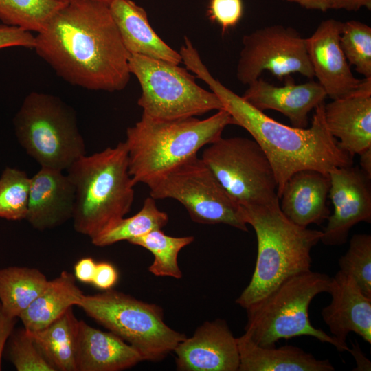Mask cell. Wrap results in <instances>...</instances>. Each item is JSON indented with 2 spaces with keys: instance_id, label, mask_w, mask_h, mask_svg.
Returning a JSON list of instances; mask_svg holds the SVG:
<instances>
[{
  "instance_id": "obj_10",
  "label": "cell",
  "mask_w": 371,
  "mask_h": 371,
  "mask_svg": "<svg viewBox=\"0 0 371 371\" xmlns=\"http://www.w3.org/2000/svg\"><path fill=\"white\" fill-rule=\"evenodd\" d=\"M201 158L240 205L279 202L271 165L254 139L221 137L206 146Z\"/></svg>"
},
{
  "instance_id": "obj_41",
  "label": "cell",
  "mask_w": 371,
  "mask_h": 371,
  "mask_svg": "<svg viewBox=\"0 0 371 371\" xmlns=\"http://www.w3.org/2000/svg\"><path fill=\"white\" fill-rule=\"evenodd\" d=\"M355 357L357 367L355 370H370V361L366 358L365 355L361 350L358 344L352 345V348H350L349 351Z\"/></svg>"
},
{
  "instance_id": "obj_13",
  "label": "cell",
  "mask_w": 371,
  "mask_h": 371,
  "mask_svg": "<svg viewBox=\"0 0 371 371\" xmlns=\"http://www.w3.org/2000/svg\"><path fill=\"white\" fill-rule=\"evenodd\" d=\"M328 175V196L333 212L327 219L320 241L326 245H340L347 241L354 225L371 223V179L352 166L334 168Z\"/></svg>"
},
{
  "instance_id": "obj_37",
  "label": "cell",
  "mask_w": 371,
  "mask_h": 371,
  "mask_svg": "<svg viewBox=\"0 0 371 371\" xmlns=\"http://www.w3.org/2000/svg\"><path fill=\"white\" fill-rule=\"evenodd\" d=\"M96 264L90 257L79 260L74 267L76 279L83 283H92Z\"/></svg>"
},
{
  "instance_id": "obj_32",
  "label": "cell",
  "mask_w": 371,
  "mask_h": 371,
  "mask_svg": "<svg viewBox=\"0 0 371 371\" xmlns=\"http://www.w3.org/2000/svg\"><path fill=\"white\" fill-rule=\"evenodd\" d=\"M340 271L351 276L362 292L371 297V236L354 234L346 253L339 259Z\"/></svg>"
},
{
  "instance_id": "obj_21",
  "label": "cell",
  "mask_w": 371,
  "mask_h": 371,
  "mask_svg": "<svg viewBox=\"0 0 371 371\" xmlns=\"http://www.w3.org/2000/svg\"><path fill=\"white\" fill-rule=\"evenodd\" d=\"M76 371H120L142 357L131 345L111 331H103L80 320Z\"/></svg>"
},
{
  "instance_id": "obj_1",
  "label": "cell",
  "mask_w": 371,
  "mask_h": 371,
  "mask_svg": "<svg viewBox=\"0 0 371 371\" xmlns=\"http://www.w3.org/2000/svg\"><path fill=\"white\" fill-rule=\"evenodd\" d=\"M34 49L72 85L114 92L129 82L130 54L106 1L65 3L37 33Z\"/></svg>"
},
{
  "instance_id": "obj_5",
  "label": "cell",
  "mask_w": 371,
  "mask_h": 371,
  "mask_svg": "<svg viewBox=\"0 0 371 371\" xmlns=\"http://www.w3.org/2000/svg\"><path fill=\"white\" fill-rule=\"evenodd\" d=\"M66 171L75 190L71 219L79 234L92 239L130 212L135 184L128 172L124 142L82 155Z\"/></svg>"
},
{
  "instance_id": "obj_3",
  "label": "cell",
  "mask_w": 371,
  "mask_h": 371,
  "mask_svg": "<svg viewBox=\"0 0 371 371\" xmlns=\"http://www.w3.org/2000/svg\"><path fill=\"white\" fill-rule=\"evenodd\" d=\"M240 209L244 221L256 232L258 249L251 280L236 300L245 309L286 279L311 270V251L322 231L294 223L283 214L279 202L240 205Z\"/></svg>"
},
{
  "instance_id": "obj_28",
  "label": "cell",
  "mask_w": 371,
  "mask_h": 371,
  "mask_svg": "<svg viewBox=\"0 0 371 371\" xmlns=\"http://www.w3.org/2000/svg\"><path fill=\"white\" fill-rule=\"evenodd\" d=\"M194 239L192 236L173 237L166 235L161 229H155L128 242L146 249L154 256V260L148 267L152 274L179 279L182 272L178 265V254Z\"/></svg>"
},
{
  "instance_id": "obj_4",
  "label": "cell",
  "mask_w": 371,
  "mask_h": 371,
  "mask_svg": "<svg viewBox=\"0 0 371 371\" xmlns=\"http://www.w3.org/2000/svg\"><path fill=\"white\" fill-rule=\"evenodd\" d=\"M230 124L234 122L224 109L204 120L192 117L164 120L142 113L141 119L127 128L124 142L133 183L149 186L220 138Z\"/></svg>"
},
{
  "instance_id": "obj_20",
  "label": "cell",
  "mask_w": 371,
  "mask_h": 371,
  "mask_svg": "<svg viewBox=\"0 0 371 371\" xmlns=\"http://www.w3.org/2000/svg\"><path fill=\"white\" fill-rule=\"evenodd\" d=\"M330 187L328 174L311 169L299 170L284 186L279 197L280 210L300 226L319 225L330 214L327 203Z\"/></svg>"
},
{
  "instance_id": "obj_29",
  "label": "cell",
  "mask_w": 371,
  "mask_h": 371,
  "mask_svg": "<svg viewBox=\"0 0 371 371\" xmlns=\"http://www.w3.org/2000/svg\"><path fill=\"white\" fill-rule=\"evenodd\" d=\"M64 4L54 0H0V20L38 33Z\"/></svg>"
},
{
  "instance_id": "obj_23",
  "label": "cell",
  "mask_w": 371,
  "mask_h": 371,
  "mask_svg": "<svg viewBox=\"0 0 371 371\" xmlns=\"http://www.w3.org/2000/svg\"><path fill=\"white\" fill-rule=\"evenodd\" d=\"M236 339L240 357L238 371L335 370L329 360L317 359L295 346L262 347L245 333Z\"/></svg>"
},
{
  "instance_id": "obj_27",
  "label": "cell",
  "mask_w": 371,
  "mask_h": 371,
  "mask_svg": "<svg viewBox=\"0 0 371 371\" xmlns=\"http://www.w3.org/2000/svg\"><path fill=\"white\" fill-rule=\"evenodd\" d=\"M168 222V214L158 209L155 199L147 197L142 209L129 218H122L108 229L91 239L97 247H106L122 240L144 235L153 230L161 229Z\"/></svg>"
},
{
  "instance_id": "obj_42",
  "label": "cell",
  "mask_w": 371,
  "mask_h": 371,
  "mask_svg": "<svg viewBox=\"0 0 371 371\" xmlns=\"http://www.w3.org/2000/svg\"><path fill=\"white\" fill-rule=\"evenodd\" d=\"M362 171L371 179V147L359 154Z\"/></svg>"
},
{
  "instance_id": "obj_30",
  "label": "cell",
  "mask_w": 371,
  "mask_h": 371,
  "mask_svg": "<svg viewBox=\"0 0 371 371\" xmlns=\"http://www.w3.org/2000/svg\"><path fill=\"white\" fill-rule=\"evenodd\" d=\"M30 188V178L25 172L7 167L0 177V218L25 220Z\"/></svg>"
},
{
  "instance_id": "obj_40",
  "label": "cell",
  "mask_w": 371,
  "mask_h": 371,
  "mask_svg": "<svg viewBox=\"0 0 371 371\" xmlns=\"http://www.w3.org/2000/svg\"><path fill=\"white\" fill-rule=\"evenodd\" d=\"M295 3L308 10L326 12L328 8V0H285Z\"/></svg>"
},
{
  "instance_id": "obj_7",
  "label": "cell",
  "mask_w": 371,
  "mask_h": 371,
  "mask_svg": "<svg viewBox=\"0 0 371 371\" xmlns=\"http://www.w3.org/2000/svg\"><path fill=\"white\" fill-rule=\"evenodd\" d=\"M19 143L41 168L66 170L86 155L74 111L57 96L32 91L14 118Z\"/></svg>"
},
{
  "instance_id": "obj_36",
  "label": "cell",
  "mask_w": 371,
  "mask_h": 371,
  "mask_svg": "<svg viewBox=\"0 0 371 371\" xmlns=\"http://www.w3.org/2000/svg\"><path fill=\"white\" fill-rule=\"evenodd\" d=\"M118 280L116 268L111 263L101 262L96 264L92 284L97 288L105 291L112 289Z\"/></svg>"
},
{
  "instance_id": "obj_18",
  "label": "cell",
  "mask_w": 371,
  "mask_h": 371,
  "mask_svg": "<svg viewBox=\"0 0 371 371\" xmlns=\"http://www.w3.org/2000/svg\"><path fill=\"white\" fill-rule=\"evenodd\" d=\"M75 190L63 170L41 168L30 178L25 220L36 229L56 227L71 219Z\"/></svg>"
},
{
  "instance_id": "obj_39",
  "label": "cell",
  "mask_w": 371,
  "mask_h": 371,
  "mask_svg": "<svg viewBox=\"0 0 371 371\" xmlns=\"http://www.w3.org/2000/svg\"><path fill=\"white\" fill-rule=\"evenodd\" d=\"M362 8L371 9V0H328L329 10L357 11Z\"/></svg>"
},
{
  "instance_id": "obj_6",
  "label": "cell",
  "mask_w": 371,
  "mask_h": 371,
  "mask_svg": "<svg viewBox=\"0 0 371 371\" xmlns=\"http://www.w3.org/2000/svg\"><path fill=\"white\" fill-rule=\"evenodd\" d=\"M331 277L312 271L286 279L263 297L246 308L245 334L262 347L276 346L280 339L311 336L347 351L335 338L314 327L308 316L309 305L318 294L328 293Z\"/></svg>"
},
{
  "instance_id": "obj_33",
  "label": "cell",
  "mask_w": 371,
  "mask_h": 371,
  "mask_svg": "<svg viewBox=\"0 0 371 371\" xmlns=\"http://www.w3.org/2000/svg\"><path fill=\"white\" fill-rule=\"evenodd\" d=\"M8 340L9 359L17 371H56L24 327L14 330Z\"/></svg>"
},
{
  "instance_id": "obj_24",
  "label": "cell",
  "mask_w": 371,
  "mask_h": 371,
  "mask_svg": "<svg viewBox=\"0 0 371 371\" xmlns=\"http://www.w3.org/2000/svg\"><path fill=\"white\" fill-rule=\"evenodd\" d=\"M84 293L74 274L63 271L49 280L38 297L20 315L23 327L29 331L41 329L78 306Z\"/></svg>"
},
{
  "instance_id": "obj_17",
  "label": "cell",
  "mask_w": 371,
  "mask_h": 371,
  "mask_svg": "<svg viewBox=\"0 0 371 371\" xmlns=\"http://www.w3.org/2000/svg\"><path fill=\"white\" fill-rule=\"evenodd\" d=\"M330 133L352 157L371 147V78L353 93L324 104Z\"/></svg>"
},
{
  "instance_id": "obj_26",
  "label": "cell",
  "mask_w": 371,
  "mask_h": 371,
  "mask_svg": "<svg viewBox=\"0 0 371 371\" xmlns=\"http://www.w3.org/2000/svg\"><path fill=\"white\" fill-rule=\"evenodd\" d=\"M49 280L36 268L10 266L0 269V304L8 316L20 315L43 291Z\"/></svg>"
},
{
  "instance_id": "obj_43",
  "label": "cell",
  "mask_w": 371,
  "mask_h": 371,
  "mask_svg": "<svg viewBox=\"0 0 371 371\" xmlns=\"http://www.w3.org/2000/svg\"><path fill=\"white\" fill-rule=\"evenodd\" d=\"M54 1H55L56 2H58V3H68L75 1H78V0H54ZM101 1H106L108 3H110L113 0H101Z\"/></svg>"
},
{
  "instance_id": "obj_19",
  "label": "cell",
  "mask_w": 371,
  "mask_h": 371,
  "mask_svg": "<svg viewBox=\"0 0 371 371\" xmlns=\"http://www.w3.org/2000/svg\"><path fill=\"white\" fill-rule=\"evenodd\" d=\"M243 98L256 109L277 111L289 118L294 127L304 128L308 114L324 102L326 93L318 82L295 84L289 80L277 87L261 78L248 85Z\"/></svg>"
},
{
  "instance_id": "obj_34",
  "label": "cell",
  "mask_w": 371,
  "mask_h": 371,
  "mask_svg": "<svg viewBox=\"0 0 371 371\" xmlns=\"http://www.w3.org/2000/svg\"><path fill=\"white\" fill-rule=\"evenodd\" d=\"M243 14L242 0H210L207 15L224 33L236 26Z\"/></svg>"
},
{
  "instance_id": "obj_11",
  "label": "cell",
  "mask_w": 371,
  "mask_h": 371,
  "mask_svg": "<svg viewBox=\"0 0 371 371\" xmlns=\"http://www.w3.org/2000/svg\"><path fill=\"white\" fill-rule=\"evenodd\" d=\"M154 199H173L201 224H225L248 232L240 205L222 186L197 155L148 186Z\"/></svg>"
},
{
  "instance_id": "obj_25",
  "label": "cell",
  "mask_w": 371,
  "mask_h": 371,
  "mask_svg": "<svg viewBox=\"0 0 371 371\" xmlns=\"http://www.w3.org/2000/svg\"><path fill=\"white\" fill-rule=\"evenodd\" d=\"M79 324L72 307L47 326L28 330L56 371H76Z\"/></svg>"
},
{
  "instance_id": "obj_22",
  "label": "cell",
  "mask_w": 371,
  "mask_h": 371,
  "mask_svg": "<svg viewBox=\"0 0 371 371\" xmlns=\"http://www.w3.org/2000/svg\"><path fill=\"white\" fill-rule=\"evenodd\" d=\"M109 8L123 44L129 54L182 63L179 52L168 45L151 27L146 10L131 0H113Z\"/></svg>"
},
{
  "instance_id": "obj_15",
  "label": "cell",
  "mask_w": 371,
  "mask_h": 371,
  "mask_svg": "<svg viewBox=\"0 0 371 371\" xmlns=\"http://www.w3.org/2000/svg\"><path fill=\"white\" fill-rule=\"evenodd\" d=\"M342 22L334 19L322 21L306 38V51L318 82L326 95L334 100L357 90L363 80L352 74L339 44Z\"/></svg>"
},
{
  "instance_id": "obj_8",
  "label": "cell",
  "mask_w": 371,
  "mask_h": 371,
  "mask_svg": "<svg viewBox=\"0 0 371 371\" xmlns=\"http://www.w3.org/2000/svg\"><path fill=\"white\" fill-rule=\"evenodd\" d=\"M77 306L134 348L143 361L164 359L186 337L165 323L161 306L112 289L84 294Z\"/></svg>"
},
{
  "instance_id": "obj_2",
  "label": "cell",
  "mask_w": 371,
  "mask_h": 371,
  "mask_svg": "<svg viewBox=\"0 0 371 371\" xmlns=\"http://www.w3.org/2000/svg\"><path fill=\"white\" fill-rule=\"evenodd\" d=\"M183 63L219 98L234 125L249 132L262 149L277 181L278 198L288 179L299 170L311 169L328 174L334 168L352 166L353 157L339 146L326 126L324 102L315 108L309 128L286 126L256 109L215 79L196 50L187 52Z\"/></svg>"
},
{
  "instance_id": "obj_31",
  "label": "cell",
  "mask_w": 371,
  "mask_h": 371,
  "mask_svg": "<svg viewBox=\"0 0 371 371\" xmlns=\"http://www.w3.org/2000/svg\"><path fill=\"white\" fill-rule=\"evenodd\" d=\"M339 44L349 65L371 78V27L355 20L342 22Z\"/></svg>"
},
{
  "instance_id": "obj_16",
  "label": "cell",
  "mask_w": 371,
  "mask_h": 371,
  "mask_svg": "<svg viewBox=\"0 0 371 371\" xmlns=\"http://www.w3.org/2000/svg\"><path fill=\"white\" fill-rule=\"evenodd\" d=\"M332 300L321 315L332 337L350 351L346 337L355 333L371 343V297L366 296L355 280L340 270L330 278Z\"/></svg>"
},
{
  "instance_id": "obj_12",
  "label": "cell",
  "mask_w": 371,
  "mask_h": 371,
  "mask_svg": "<svg viewBox=\"0 0 371 371\" xmlns=\"http://www.w3.org/2000/svg\"><path fill=\"white\" fill-rule=\"evenodd\" d=\"M242 44L236 78L243 85L258 79L265 71L280 80L294 73L314 77L306 38L293 27L273 25L260 28L245 35Z\"/></svg>"
},
{
  "instance_id": "obj_14",
  "label": "cell",
  "mask_w": 371,
  "mask_h": 371,
  "mask_svg": "<svg viewBox=\"0 0 371 371\" xmlns=\"http://www.w3.org/2000/svg\"><path fill=\"white\" fill-rule=\"evenodd\" d=\"M173 352L180 371H238L237 339L224 319L204 322Z\"/></svg>"
},
{
  "instance_id": "obj_35",
  "label": "cell",
  "mask_w": 371,
  "mask_h": 371,
  "mask_svg": "<svg viewBox=\"0 0 371 371\" xmlns=\"http://www.w3.org/2000/svg\"><path fill=\"white\" fill-rule=\"evenodd\" d=\"M35 36L30 32L16 26L0 25V49L23 47L34 49Z\"/></svg>"
},
{
  "instance_id": "obj_38",
  "label": "cell",
  "mask_w": 371,
  "mask_h": 371,
  "mask_svg": "<svg viewBox=\"0 0 371 371\" xmlns=\"http://www.w3.org/2000/svg\"><path fill=\"white\" fill-rule=\"evenodd\" d=\"M17 318L7 315L1 309L0 304V370H1V359L4 348L10 335L14 330Z\"/></svg>"
},
{
  "instance_id": "obj_9",
  "label": "cell",
  "mask_w": 371,
  "mask_h": 371,
  "mask_svg": "<svg viewBox=\"0 0 371 371\" xmlns=\"http://www.w3.org/2000/svg\"><path fill=\"white\" fill-rule=\"evenodd\" d=\"M128 67L139 82L137 104L146 115L172 120L223 109L219 98L200 87L195 75L179 65L130 54Z\"/></svg>"
}]
</instances>
